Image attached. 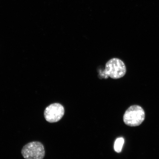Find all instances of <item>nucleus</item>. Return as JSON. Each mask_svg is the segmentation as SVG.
<instances>
[{"label":"nucleus","instance_id":"obj_3","mask_svg":"<svg viewBox=\"0 0 159 159\" xmlns=\"http://www.w3.org/2000/svg\"><path fill=\"white\" fill-rule=\"evenodd\" d=\"M21 154L25 159H43L45 155L44 147L39 142H30L23 147Z\"/></svg>","mask_w":159,"mask_h":159},{"label":"nucleus","instance_id":"obj_2","mask_svg":"<svg viewBox=\"0 0 159 159\" xmlns=\"http://www.w3.org/2000/svg\"><path fill=\"white\" fill-rule=\"evenodd\" d=\"M145 118L144 109L138 105H133L127 109L123 116L125 124L130 127L140 125L143 122Z\"/></svg>","mask_w":159,"mask_h":159},{"label":"nucleus","instance_id":"obj_4","mask_svg":"<svg viewBox=\"0 0 159 159\" xmlns=\"http://www.w3.org/2000/svg\"><path fill=\"white\" fill-rule=\"evenodd\" d=\"M64 113V108L62 105L59 103H54L46 108L44 115L47 122L55 123L62 118Z\"/></svg>","mask_w":159,"mask_h":159},{"label":"nucleus","instance_id":"obj_1","mask_svg":"<svg viewBox=\"0 0 159 159\" xmlns=\"http://www.w3.org/2000/svg\"><path fill=\"white\" fill-rule=\"evenodd\" d=\"M126 68L124 61L120 59H111L106 63L105 69L99 73L100 77L107 79L109 77L114 79L122 78L126 74Z\"/></svg>","mask_w":159,"mask_h":159},{"label":"nucleus","instance_id":"obj_5","mask_svg":"<svg viewBox=\"0 0 159 159\" xmlns=\"http://www.w3.org/2000/svg\"><path fill=\"white\" fill-rule=\"evenodd\" d=\"M124 143V139L123 138H117L115 140L114 148L116 152L120 153L122 151L123 145Z\"/></svg>","mask_w":159,"mask_h":159}]
</instances>
